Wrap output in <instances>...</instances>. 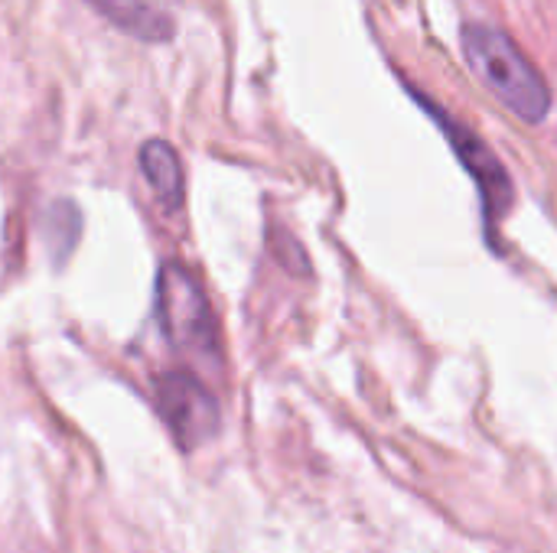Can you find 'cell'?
<instances>
[{
  "label": "cell",
  "mask_w": 557,
  "mask_h": 553,
  "mask_svg": "<svg viewBox=\"0 0 557 553\" xmlns=\"http://www.w3.org/2000/svg\"><path fill=\"white\" fill-rule=\"evenodd\" d=\"M460 49L480 85L496 95L519 121L542 124L552 114V88L516 39L493 23H463Z\"/></svg>",
  "instance_id": "1"
},
{
  "label": "cell",
  "mask_w": 557,
  "mask_h": 553,
  "mask_svg": "<svg viewBox=\"0 0 557 553\" xmlns=\"http://www.w3.org/2000/svg\"><path fill=\"white\" fill-rule=\"evenodd\" d=\"M157 313L163 336L193 355H215L219 329L202 284L176 261L163 264L157 274Z\"/></svg>",
  "instance_id": "2"
},
{
  "label": "cell",
  "mask_w": 557,
  "mask_h": 553,
  "mask_svg": "<svg viewBox=\"0 0 557 553\" xmlns=\"http://www.w3.org/2000/svg\"><path fill=\"white\" fill-rule=\"evenodd\" d=\"M414 98H418V101H421V108L437 121V127L444 130L447 143L457 150V156H460L463 169L476 179V189H480V196H483L486 238H490V244H496V222L509 215L512 199H516V189H512V176H509V169L499 163V156H496V153H493V150H490V147L473 134V130H470V127H463L457 117L444 114L437 101H431V98H424V95H418V91H414Z\"/></svg>",
  "instance_id": "3"
},
{
  "label": "cell",
  "mask_w": 557,
  "mask_h": 553,
  "mask_svg": "<svg viewBox=\"0 0 557 553\" xmlns=\"http://www.w3.org/2000/svg\"><path fill=\"white\" fill-rule=\"evenodd\" d=\"M153 391H157V411L183 450H193V447L206 443L209 437H215L219 404L196 375L163 372L157 378Z\"/></svg>",
  "instance_id": "4"
},
{
  "label": "cell",
  "mask_w": 557,
  "mask_h": 553,
  "mask_svg": "<svg viewBox=\"0 0 557 553\" xmlns=\"http://www.w3.org/2000/svg\"><path fill=\"white\" fill-rule=\"evenodd\" d=\"M108 23H114L121 33L144 39V42H163L173 36V16L157 0H88Z\"/></svg>",
  "instance_id": "5"
},
{
  "label": "cell",
  "mask_w": 557,
  "mask_h": 553,
  "mask_svg": "<svg viewBox=\"0 0 557 553\" xmlns=\"http://www.w3.org/2000/svg\"><path fill=\"white\" fill-rule=\"evenodd\" d=\"M140 173L163 212H180L183 205V163L166 140H147L140 147Z\"/></svg>",
  "instance_id": "6"
},
{
  "label": "cell",
  "mask_w": 557,
  "mask_h": 553,
  "mask_svg": "<svg viewBox=\"0 0 557 553\" xmlns=\"http://www.w3.org/2000/svg\"><path fill=\"white\" fill-rule=\"evenodd\" d=\"M55 205H59V218H62V225L49 231V244L55 248V257L62 261V257L72 251L75 238H78V209H72L69 202H55Z\"/></svg>",
  "instance_id": "7"
}]
</instances>
